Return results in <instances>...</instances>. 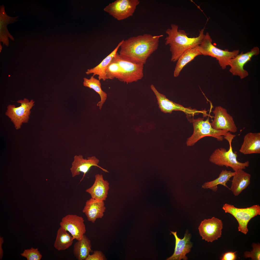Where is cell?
<instances>
[{
	"label": "cell",
	"instance_id": "obj_4",
	"mask_svg": "<svg viewBox=\"0 0 260 260\" xmlns=\"http://www.w3.org/2000/svg\"><path fill=\"white\" fill-rule=\"evenodd\" d=\"M193 124L194 131L192 135L187 139L186 144L188 146L194 145L202 138L210 136L216 138L220 141H222L224 136L227 135L229 132L224 130H217L213 128L209 120V117L205 120L203 118L199 117L194 119L193 118L189 121Z\"/></svg>",
	"mask_w": 260,
	"mask_h": 260
},
{
	"label": "cell",
	"instance_id": "obj_8",
	"mask_svg": "<svg viewBox=\"0 0 260 260\" xmlns=\"http://www.w3.org/2000/svg\"><path fill=\"white\" fill-rule=\"evenodd\" d=\"M114 58L119 65L121 70L118 80L128 84L141 79L144 76V65L125 60L121 58L117 52Z\"/></svg>",
	"mask_w": 260,
	"mask_h": 260
},
{
	"label": "cell",
	"instance_id": "obj_6",
	"mask_svg": "<svg viewBox=\"0 0 260 260\" xmlns=\"http://www.w3.org/2000/svg\"><path fill=\"white\" fill-rule=\"evenodd\" d=\"M222 208L226 213L230 214L235 218L239 224L238 231L245 234L248 232L247 225L249 221L252 218L260 215V206L258 204L246 208H239L225 203Z\"/></svg>",
	"mask_w": 260,
	"mask_h": 260
},
{
	"label": "cell",
	"instance_id": "obj_30",
	"mask_svg": "<svg viewBox=\"0 0 260 260\" xmlns=\"http://www.w3.org/2000/svg\"><path fill=\"white\" fill-rule=\"evenodd\" d=\"M253 249L251 252H245L244 256L245 258H251L253 260H260V246L259 244L254 243L252 245Z\"/></svg>",
	"mask_w": 260,
	"mask_h": 260
},
{
	"label": "cell",
	"instance_id": "obj_18",
	"mask_svg": "<svg viewBox=\"0 0 260 260\" xmlns=\"http://www.w3.org/2000/svg\"><path fill=\"white\" fill-rule=\"evenodd\" d=\"M105 209L104 201L91 198L86 202L82 211L88 221L94 223L97 219L102 218Z\"/></svg>",
	"mask_w": 260,
	"mask_h": 260
},
{
	"label": "cell",
	"instance_id": "obj_31",
	"mask_svg": "<svg viewBox=\"0 0 260 260\" xmlns=\"http://www.w3.org/2000/svg\"><path fill=\"white\" fill-rule=\"evenodd\" d=\"M106 257L101 251L96 250L93 251L92 254H89L85 260H106Z\"/></svg>",
	"mask_w": 260,
	"mask_h": 260
},
{
	"label": "cell",
	"instance_id": "obj_11",
	"mask_svg": "<svg viewBox=\"0 0 260 260\" xmlns=\"http://www.w3.org/2000/svg\"><path fill=\"white\" fill-rule=\"evenodd\" d=\"M260 53L259 48L257 46L254 47L245 53L241 52L229 61L228 66L230 68L229 71L233 75L239 76L241 79L246 78L248 76V73L244 69V66L251 60L253 56L258 55Z\"/></svg>",
	"mask_w": 260,
	"mask_h": 260
},
{
	"label": "cell",
	"instance_id": "obj_12",
	"mask_svg": "<svg viewBox=\"0 0 260 260\" xmlns=\"http://www.w3.org/2000/svg\"><path fill=\"white\" fill-rule=\"evenodd\" d=\"M223 226L221 220L217 218L205 219L199 227V233L203 240L212 242L221 237Z\"/></svg>",
	"mask_w": 260,
	"mask_h": 260
},
{
	"label": "cell",
	"instance_id": "obj_23",
	"mask_svg": "<svg viewBox=\"0 0 260 260\" xmlns=\"http://www.w3.org/2000/svg\"><path fill=\"white\" fill-rule=\"evenodd\" d=\"M236 172L228 171L226 169L222 170L218 177L215 180L209 182H207L202 186V188L204 189H209L213 191L216 192L218 189V185H221L230 190L226 185L230 179L235 174Z\"/></svg>",
	"mask_w": 260,
	"mask_h": 260
},
{
	"label": "cell",
	"instance_id": "obj_3",
	"mask_svg": "<svg viewBox=\"0 0 260 260\" xmlns=\"http://www.w3.org/2000/svg\"><path fill=\"white\" fill-rule=\"evenodd\" d=\"M235 136L229 132L227 135L224 136V138L229 143V149L227 151L223 148L215 149L210 156L209 160L211 162L219 166L230 167L235 172L240 169H245L249 166L248 161L244 162L238 161L237 155L233 151L231 143Z\"/></svg>",
	"mask_w": 260,
	"mask_h": 260
},
{
	"label": "cell",
	"instance_id": "obj_10",
	"mask_svg": "<svg viewBox=\"0 0 260 260\" xmlns=\"http://www.w3.org/2000/svg\"><path fill=\"white\" fill-rule=\"evenodd\" d=\"M17 102L21 104V106L16 107L14 105H9L7 107L6 114L11 119L16 128L18 129L22 123L28 122L31 113L30 110L34 105V102L33 100L30 101L25 98L23 100L18 101Z\"/></svg>",
	"mask_w": 260,
	"mask_h": 260
},
{
	"label": "cell",
	"instance_id": "obj_19",
	"mask_svg": "<svg viewBox=\"0 0 260 260\" xmlns=\"http://www.w3.org/2000/svg\"><path fill=\"white\" fill-rule=\"evenodd\" d=\"M239 151L244 155L260 153V133L249 132L244 136Z\"/></svg>",
	"mask_w": 260,
	"mask_h": 260
},
{
	"label": "cell",
	"instance_id": "obj_14",
	"mask_svg": "<svg viewBox=\"0 0 260 260\" xmlns=\"http://www.w3.org/2000/svg\"><path fill=\"white\" fill-rule=\"evenodd\" d=\"M213 112L214 114V118L211 124L213 128L233 133L237 131V128L233 118L228 113L226 109L218 106L215 107Z\"/></svg>",
	"mask_w": 260,
	"mask_h": 260
},
{
	"label": "cell",
	"instance_id": "obj_26",
	"mask_svg": "<svg viewBox=\"0 0 260 260\" xmlns=\"http://www.w3.org/2000/svg\"><path fill=\"white\" fill-rule=\"evenodd\" d=\"M67 232L61 227L58 230L54 246L58 251L68 249L73 243L74 239Z\"/></svg>",
	"mask_w": 260,
	"mask_h": 260
},
{
	"label": "cell",
	"instance_id": "obj_21",
	"mask_svg": "<svg viewBox=\"0 0 260 260\" xmlns=\"http://www.w3.org/2000/svg\"><path fill=\"white\" fill-rule=\"evenodd\" d=\"M233 176L230 190L235 196L239 195L250 182V174L240 169Z\"/></svg>",
	"mask_w": 260,
	"mask_h": 260
},
{
	"label": "cell",
	"instance_id": "obj_24",
	"mask_svg": "<svg viewBox=\"0 0 260 260\" xmlns=\"http://www.w3.org/2000/svg\"><path fill=\"white\" fill-rule=\"evenodd\" d=\"M91 241L84 234L81 239L75 243L73 249V254L78 260H85L91 251Z\"/></svg>",
	"mask_w": 260,
	"mask_h": 260
},
{
	"label": "cell",
	"instance_id": "obj_25",
	"mask_svg": "<svg viewBox=\"0 0 260 260\" xmlns=\"http://www.w3.org/2000/svg\"><path fill=\"white\" fill-rule=\"evenodd\" d=\"M201 55L196 47L188 50L183 53L179 58L174 72V77L178 76L183 68L189 62L196 56Z\"/></svg>",
	"mask_w": 260,
	"mask_h": 260
},
{
	"label": "cell",
	"instance_id": "obj_20",
	"mask_svg": "<svg viewBox=\"0 0 260 260\" xmlns=\"http://www.w3.org/2000/svg\"><path fill=\"white\" fill-rule=\"evenodd\" d=\"M18 16L10 17L5 12V7L3 5L0 6V41L8 46L9 44L8 38L14 41L13 37L8 31L7 26L9 24H12L18 21Z\"/></svg>",
	"mask_w": 260,
	"mask_h": 260
},
{
	"label": "cell",
	"instance_id": "obj_15",
	"mask_svg": "<svg viewBox=\"0 0 260 260\" xmlns=\"http://www.w3.org/2000/svg\"><path fill=\"white\" fill-rule=\"evenodd\" d=\"M99 161L95 156L88 157L84 159L82 155H75L74 157V160L72 163L70 171L72 177L79 175L81 172L83 173L81 181L85 174L88 172L91 167L93 166L98 167L105 172L108 171L98 165Z\"/></svg>",
	"mask_w": 260,
	"mask_h": 260
},
{
	"label": "cell",
	"instance_id": "obj_32",
	"mask_svg": "<svg viewBox=\"0 0 260 260\" xmlns=\"http://www.w3.org/2000/svg\"><path fill=\"white\" fill-rule=\"evenodd\" d=\"M229 252L224 254L220 258L221 260H234L236 259L235 253Z\"/></svg>",
	"mask_w": 260,
	"mask_h": 260
},
{
	"label": "cell",
	"instance_id": "obj_2",
	"mask_svg": "<svg viewBox=\"0 0 260 260\" xmlns=\"http://www.w3.org/2000/svg\"><path fill=\"white\" fill-rule=\"evenodd\" d=\"M204 29V28L200 31L198 36L190 38L184 30L179 29L178 26L176 24H171V28L165 31L167 36L165 39V45L170 46L171 54V61H176L186 51L200 45L205 35Z\"/></svg>",
	"mask_w": 260,
	"mask_h": 260
},
{
	"label": "cell",
	"instance_id": "obj_22",
	"mask_svg": "<svg viewBox=\"0 0 260 260\" xmlns=\"http://www.w3.org/2000/svg\"><path fill=\"white\" fill-rule=\"evenodd\" d=\"M122 41L118 44L116 48L109 55L106 56L98 65L93 68L88 69L85 73L87 75L93 74V76H98L99 80L105 81L106 79L105 72L108 66L112 59L115 56L117 51L120 48Z\"/></svg>",
	"mask_w": 260,
	"mask_h": 260
},
{
	"label": "cell",
	"instance_id": "obj_29",
	"mask_svg": "<svg viewBox=\"0 0 260 260\" xmlns=\"http://www.w3.org/2000/svg\"><path fill=\"white\" fill-rule=\"evenodd\" d=\"M20 255L26 257L27 260H40L42 258V255L38 249L33 247L25 250Z\"/></svg>",
	"mask_w": 260,
	"mask_h": 260
},
{
	"label": "cell",
	"instance_id": "obj_1",
	"mask_svg": "<svg viewBox=\"0 0 260 260\" xmlns=\"http://www.w3.org/2000/svg\"><path fill=\"white\" fill-rule=\"evenodd\" d=\"M163 36L145 33L123 40L119 55L126 60L144 65L158 49L159 39Z\"/></svg>",
	"mask_w": 260,
	"mask_h": 260
},
{
	"label": "cell",
	"instance_id": "obj_13",
	"mask_svg": "<svg viewBox=\"0 0 260 260\" xmlns=\"http://www.w3.org/2000/svg\"><path fill=\"white\" fill-rule=\"evenodd\" d=\"M83 218L76 214H69L63 217L60 223V227L69 232L73 239H81L86 232Z\"/></svg>",
	"mask_w": 260,
	"mask_h": 260
},
{
	"label": "cell",
	"instance_id": "obj_33",
	"mask_svg": "<svg viewBox=\"0 0 260 260\" xmlns=\"http://www.w3.org/2000/svg\"><path fill=\"white\" fill-rule=\"evenodd\" d=\"M4 242L3 238L0 237V259L1 260L3 256V251L2 248V244Z\"/></svg>",
	"mask_w": 260,
	"mask_h": 260
},
{
	"label": "cell",
	"instance_id": "obj_9",
	"mask_svg": "<svg viewBox=\"0 0 260 260\" xmlns=\"http://www.w3.org/2000/svg\"><path fill=\"white\" fill-rule=\"evenodd\" d=\"M140 2L138 0H117L110 3L104 10L117 20H121L132 16Z\"/></svg>",
	"mask_w": 260,
	"mask_h": 260
},
{
	"label": "cell",
	"instance_id": "obj_28",
	"mask_svg": "<svg viewBox=\"0 0 260 260\" xmlns=\"http://www.w3.org/2000/svg\"><path fill=\"white\" fill-rule=\"evenodd\" d=\"M114 57L106 69L105 75L107 79H112L116 78L118 79L120 76L121 68L115 60Z\"/></svg>",
	"mask_w": 260,
	"mask_h": 260
},
{
	"label": "cell",
	"instance_id": "obj_7",
	"mask_svg": "<svg viewBox=\"0 0 260 260\" xmlns=\"http://www.w3.org/2000/svg\"><path fill=\"white\" fill-rule=\"evenodd\" d=\"M150 88L156 96L159 107L162 112L165 113L171 114L174 110L182 111L186 115L189 121L191 119L190 117H193L194 115L200 113L202 114L204 117L210 116L207 113V111L205 110H198L195 109H192L191 107H185L170 100L165 95L159 93L153 84L151 85Z\"/></svg>",
	"mask_w": 260,
	"mask_h": 260
},
{
	"label": "cell",
	"instance_id": "obj_5",
	"mask_svg": "<svg viewBox=\"0 0 260 260\" xmlns=\"http://www.w3.org/2000/svg\"><path fill=\"white\" fill-rule=\"evenodd\" d=\"M212 40L208 32L205 34L201 43L196 47L201 55L208 56L215 58L223 70L226 69L230 60L239 54V50L229 51L217 48L213 45Z\"/></svg>",
	"mask_w": 260,
	"mask_h": 260
},
{
	"label": "cell",
	"instance_id": "obj_16",
	"mask_svg": "<svg viewBox=\"0 0 260 260\" xmlns=\"http://www.w3.org/2000/svg\"><path fill=\"white\" fill-rule=\"evenodd\" d=\"M175 239V246L173 254L168 258L167 260H187L188 257L186 254L191 251L192 244L191 242L190 234L186 231L183 238L181 239L178 237L176 232L171 231Z\"/></svg>",
	"mask_w": 260,
	"mask_h": 260
},
{
	"label": "cell",
	"instance_id": "obj_17",
	"mask_svg": "<svg viewBox=\"0 0 260 260\" xmlns=\"http://www.w3.org/2000/svg\"><path fill=\"white\" fill-rule=\"evenodd\" d=\"M109 188L108 182L104 179L102 174H97L95 176L93 184L86 191L90 195L91 198L104 201L107 197Z\"/></svg>",
	"mask_w": 260,
	"mask_h": 260
},
{
	"label": "cell",
	"instance_id": "obj_34",
	"mask_svg": "<svg viewBox=\"0 0 260 260\" xmlns=\"http://www.w3.org/2000/svg\"><path fill=\"white\" fill-rule=\"evenodd\" d=\"M2 47L1 45V44H0V52H1V50H2Z\"/></svg>",
	"mask_w": 260,
	"mask_h": 260
},
{
	"label": "cell",
	"instance_id": "obj_27",
	"mask_svg": "<svg viewBox=\"0 0 260 260\" xmlns=\"http://www.w3.org/2000/svg\"><path fill=\"white\" fill-rule=\"evenodd\" d=\"M83 84L84 86L93 89L99 95L101 100L98 103L97 105L101 110L107 99V94L102 90L100 80L92 76L89 79L84 78Z\"/></svg>",
	"mask_w": 260,
	"mask_h": 260
}]
</instances>
